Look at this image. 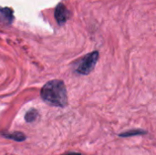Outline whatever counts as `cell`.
<instances>
[{"instance_id": "obj_8", "label": "cell", "mask_w": 156, "mask_h": 155, "mask_svg": "<svg viewBox=\"0 0 156 155\" xmlns=\"http://www.w3.org/2000/svg\"><path fill=\"white\" fill-rule=\"evenodd\" d=\"M64 155H82L81 153H66Z\"/></svg>"}, {"instance_id": "obj_3", "label": "cell", "mask_w": 156, "mask_h": 155, "mask_svg": "<svg viewBox=\"0 0 156 155\" xmlns=\"http://www.w3.org/2000/svg\"><path fill=\"white\" fill-rule=\"evenodd\" d=\"M69 11L68 10V8L62 4V3H59L56 8H55V13H54V16H55V18L58 22V25H63L67 22V20L69 19Z\"/></svg>"}, {"instance_id": "obj_6", "label": "cell", "mask_w": 156, "mask_h": 155, "mask_svg": "<svg viewBox=\"0 0 156 155\" xmlns=\"http://www.w3.org/2000/svg\"><path fill=\"white\" fill-rule=\"evenodd\" d=\"M3 136L7 139L16 141V142H24L26 140V135L20 132H11V133H4Z\"/></svg>"}, {"instance_id": "obj_5", "label": "cell", "mask_w": 156, "mask_h": 155, "mask_svg": "<svg viewBox=\"0 0 156 155\" xmlns=\"http://www.w3.org/2000/svg\"><path fill=\"white\" fill-rule=\"evenodd\" d=\"M147 131L142 130V129H134V130H130L127 132H124L121 134H119L120 137L126 138V137H133V136H137V135H145L147 134Z\"/></svg>"}, {"instance_id": "obj_4", "label": "cell", "mask_w": 156, "mask_h": 155, "mask_svg": "<svg viewBox=\"0 0 156 155\" xmlns=\"http://www.w3.org/2000/svg\"><path fill=\"white\" fill-rule=\"evenodd\" d=\"M14 20L13 10L9 7H0V21L4 24H11Z\"/></svg>"}, {"instance_id": "obj_1", "label": "cell", "mask_w": 156, "mask_h": 155, "mask_svg": "<svg viewBox=\"0 0 156 155\" xmlns=\"http://www.w3.org/2000/svg\"><path fill=\"white\" fill-rule=\"evenodd\" d=\"M40 95L42 100L51 106L64 108L68 104L67 89L64 82L60 79H53L47 82L41 89Z\"/></svg>"}, {"instance_id": "obj_7", "label": "cell", "mask_w": 156, "mask_h": 155, "mask_svg": "<svg viewBox=\"0 0 156 155\" xmlns=\"http://www.w3.org/2000/svg\"><path fill=\"white\" fill-rule=\"evenodd\" d=\"M37 116H38L37 111L36 110L32 109V110L28 111L26 113V115H25V120H26L27 122H33L36 121V119L37 118Z\"/></svg>"}, {"instance_id": "obj_2", "label": "cell", "mask_w": 156, "mask_h": 155, "mask_svg": "<svg viewBox=\"0 0 156 155\" xmlns=\"http://www.w3.org/2000/svg\"><path fill=\"white\" fill-rule=\"evenodd\" d=\"M100 54L99 51L95 50L81 58L76 66V72L80 75H89L94 69L98 62Z\"/></svg>"}]
</instances>
